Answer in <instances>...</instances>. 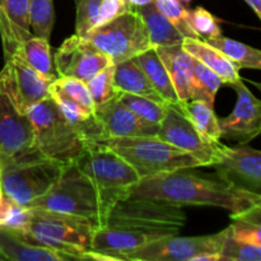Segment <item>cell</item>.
<instances>
[{
	"label": "cell",
	"instance_id": "cell-1",
	"mask_svg": "<svg viewBox=\"0 0 261 261\" xmlns=\"http://www.w3.org/2000/svg\"><path fill=\"white\" fill-rule=\"evenodd\" d=\"M193 168L158 173L140 178L129 191L130 198H147L175 205L218 206L241 216L251 209L261 206V195L237 188L226 181L212 180L191 172Z\"/></svg>",
	"mask_w": 261,
	"mask_h": 261
},
{
	"label": "cell",
	"instance_id": "cell-2",
	"mask_svg": "<svg viewBox=\"0 0 261 261\" xmlns=\"http://www.w3.org/2000/svg\"><path fill=\"white\" fill-rule=\"evenodd\" d=\"M120 196L99 190L75 163H68L50 190L27 208H40L79 217L97 228L106 227L107 217Z\"/></svg>",
	"mask_w": 261,
	"mask_h": 261
},
{
	"label": "cell",
	"instance_id": "cell-3",
	"mask_svg": "<svg viewBox=\"0 0 261 261\" xmlns=\"http://www.w3.org/2000/svg\"><path fill=\"white\" fill-rule=\"evenodd\" d=\"M185 223L182 206L154 199L122 196L112 205L106 227L166 237L178 234Z\"/></svg>",
	"mask_w": 261,
	"mask_h": 261
},
{
	"label": "cell",
	"instance_id": "cell-4",
	"mask_svg": "<svg viewBox=\"0 0 261 261\" xmlns=\"http://www.w3.org/2000/svg\"><path fill=\"white\" fill-rule=\"evenodd\" d=\"M42 155L32 121L15 101L9 66L5 64L0 71V166Z\"/></svg>",
	"mask_w": 261,
	"mask_h": 261
},
{
	"label": "cell",
	"instance_id": "cell-5",
	"mask_svg": "<svg viewBox=\"0 0 261 261\" xmlns=\"http://www.w3.org/2000/svg\"><path fill=\"white\" fill-rule=\"evenodd\" d=\"M137 171L140 178L184 168L200 167L189 153L163 142L158 137L117 138L102 140Z\"/></svg>",
	"mask_w": 261,
	"mask_h": 261
},
{
	"label": "cell",
	"instance_id": "cell-6",
	"mask_svg": "<svg viewBox=\"0 0 261 261\" xmlns=\"http://www.w3.org/2000/svg\"><path fill=\"white\" fill-rule=\"evenodd\" d=\"M27 114L35 130L36 144L45 157L63 163H73L81 157L86 143L50 96L30 107Z\"/></svg>",
	"mask_w": 261,
	"mask_h": 261
},
{
	"label": "cell",
	"instance_id": "cell-7",
	"mask_svg": "<svg viewBox=\"0 0 261 261\" xmlns=\"http://www.w3.org/2000/svg\"><path fill=\"white\" fill-rule=\"evenodd\" d=\"M65 165L68 163L42 155L0 166L3 194L13 203L28 206L50 190Z\"/></svg>",
	"mask_w": 261,
	"mask_h": 261
},
{
	"label": "cell",
	"instance_id": "cell-8",
	"mask_svg": "<svg viewBox=\"0 0 261 261\" xmlns=\"http://www.w3.org/2000/svg\"><path fill=\"white\" fill-rule=\"evenodd\" d=\"M87 40L112 64L129 60L152 47L142 15L133 9L93 30Z\"/></svg>",
	"mask_w": 261,
	"mask_h": 261
},
{
	"label": "cell",
	"instance_id": "cell-9",
	"mask_svg": "<svg viewBox=\"0 0 261 261\" xmlns=\"http://www.w3.org/2000/svg\"><path fill=\"white\" fill-rule=\"evenodd\" d=\"M74 163L99 190L120 198L126 196L127 191L140 180L130 163L102 143H87Z\"/></svg>",
	"mask_w": 261,
	"mask_h": 261
},
{
	"label": "cell",
	"instance_id": "cell-10",
	"mask_svg": "<svg viewBox=\"0 0 261 261\" xmlns=\"http://www.w3.org/2000/svg\"><path fill=\"white\" fill-rule=\"evenodd\" d=\"M157 137L193 155L200 167L218 163L228 148L222 143L213 144L206 142L194 127L190 120L175 105H168L165 117L158 125Z\"/></svg>",
	"mask_w": 261,
	"mask_h": 261
},
{
	"label": "cell",
	"instance_id": "cell-11",
	"mask_svg": "<svg viewBox=\"0 0 261 261\" xmlns=\"http://www.w3.org/2000/svg\"><path fill=\"white\" fill-rule=\"evenodd\" d=\"M227 228L214 234L181 237L178 234L162 237L130 252L124 261H193L204 252L221 254Z\"/></svg>",
	"mask_w": 261,
	"mask_h": 261
},
{
	"label": "cell",
	"instance_id": "cell-12",
	"mask_svg": "<svg viewBox=\"0 0 261 261\" xmlns=\"http://www.w3.org/2000/svg\"><path fill=\"white\" fill-rule=\"evenodd\" d=\"M30 221L23 232L64 242L86 252L91 251L92 237L97 228L93 223L60 212L40 208H30Z\"/></svg>",
	"mask_w": 261,
	"mask_h": 261
},
{
	"label": "cell",
	"instance_id": "cell-13",
	"mask_svg": "<svg viewBox=\"0 0 261 261\" xmlns=\"http://www.w3.org/2000/svg\"><path fill=\"white\" fill-rule=\"evenodd\" d=\"M54 64L59 76H70L88 82L98 71L111 65L112 61L87 38L73 35L56 50Z\"/></svg>",
	"mask_w": 261,
	"mask_h": 261
},
{
	"label": "cell",
	"instance_id": "cell-14",
	"mask_svg": "<svg viewBox=\"0 0 261 261\" xmlns=\"http://www.w3.org/2000/svg\"><path fill=\"white\" fill-rule=\"evenodd\" d=\"M231 86L237 93L236 106L228 116L219 119V127L222 138L245 145L261 132V102L241 79Z\"/></svg>",
	"mask_w": 261,
	"mask_h": 261
},
{
	"label": "cell",
	"instance_id": "cell-15",
	"mask_svg": "<svg viewBox=\"0 0 261 261\" xmlns=\"http://www.w3.org/2000/svg\"><path fill=\"white\" fill-rule=\"evenodd\" d=\"M216 168L217 176L221 180L260 194L261 189V152L254 148L241 147L227 148L226 153Z\"/></svg>",
	"mask_w": 261,
	"mask_h": 261
},
{
	"label": "cell",
	"instance_id": "cell-16",
	"mask_svg": "<svg viewBox=\"0 0 261 261\" xmlns=\"http://www.w3.org/2000/svg\"><path fill=\"white\" fill-rule=\"evenodd\" d=\"M94 114L103 126L107 139L157 137L158 125L140 120L117 96L94 107Z\"/></svg>",
	"mask_w": 261,
	"mask_h": 261
},
{
	"label": "cell",
	"instance_id": "cell-17",
	"mask_svg": "<svg viewBox=\"0 0 261 261\" xmlns=\"http://www.w3.org/2000/svg\"><path fill=\"white\" fill-rule=\"evenodd\" d=\"M158 239L162 237L132 229L99 227L93 232L91 251L101 255L102 260L124 261L127 254Z\"/></svg>",
	"mask_w": 261,
	"mask_h": 261
},
{
	"label": "cell",
	"instance_id": "cell-18",
	"mask_svg": "<svg viewBox=\"0 0 261 261\" xmlns=\"http://www.w3.org/2000/svg\"><path fill=\"white\" fill-rule=\"evenodd\" d=\"M5 64L9 66L13 91L20 111L27 114L30 107L50 96V82L33 70L17 51H14L13 55L5 60Z\"/></svg>",
	"mask_w": 261,
	"mask_h": 261
},
{
	"label": "cell",
	"instance_id": "cell-19",
	"mask_svg": "<svg viewBox=\"0 0 261 261\" xmlns=\"http://www.w3.org/2000/svg\"><path fill=\"white\" fill-rule=\"evenodd\" d=\"M0 255L13 261H69L70 255L53 249L36 246L25 241L22 232L0 224Z\"/></svg>",
	"mask_w": 261,
	"mask_h": 261
},
{
	"label": "cell",
	"instance_id": "cell-20",
	"mask_svg": "<svg viewBox=\"0 0 261 261\" xmlns=\"http://www.w3.org/2000/svg\"><path fill=\"white\" fill-rule=\"evenodd\" d=\"M154 48L170 74L180 102L185 103L190 101L194 75L193 56L184 50L181 43L172 46H160Z\"/></svg>",
	"mask_w": 261,
	"mask_h": 261
},
{
	"label": "cell",
	"instance_id": "cell-21",
	"mask_svg": "<svg viewBox=\"0 0 261 261\" xmlns=\"http://www.w3.org/2000/svg\"><path fill=\"white\" fill-rule=\"evenodd\" d=\"M182 48L188 51L193 58L203 63L206 68L213 70L223 83L233 84L240 81V68L234 65L227 56L216 47L209 45L206 41L201 38H184L181 43Z\"/></svg>",
	"mask_w": 261,
	"mask_h": 261
},
{
	"label": "cell",
	"instance_id": "cell-22",
	"mask_svg": "<svg viewBox=\"0 0 261 261\" xmlns=\"http://www.w3.org/2000/svg\"><path fill=\"white\" fill-rule=\"evenodd\" d=\"M4 15L8 36L3 50L8 60L18 46L33 36L30 27V0H4Z\"/></svg>",
	"mask_w": 261,
	"mask_h": 261
},
{
	"label": "cell",
	"instance_id": "cell-23",
	"mask_svg": "<svg viewBox=\"0 0 261 261\" xmlns=\"http://www.w3.org/2000/svg\"><path fill=\"white\" fill-rule=\"evenodd\" d=\"M134 59L135 63L140 66L143 71H144L145 76L148 78L149 83L152 84L153 88L155 89L161 98L166 102L167 105H180L177 93L175 91L172 81L170 78L167 69H166L165 64L161 60L158 56L157 51L154 47H150L145 50L144 53L137 55Z\"/></svg>",
	"mask_w": 261,
	"mask_h": 261
},
{
	"label": "cell",
	"instance_id": "cell-24",
	"mask_svg": "<svg viewBox=\"0 0 261 261\" xmlns=\"http://www.w3.org/2000/svg\"><path fill=\"white\" fill-rule=\"evenodd\" d=\"M114 82L117 93L124 92V93L137 94V96H144L154 99V101L166 103L153 88L152 84L145 76L144 71L135 63L134 59H129V60L121 61V63L114 64Z\"/></svg>",
	"mask_w": 261,
	"mask_h": 261
},
{
	"label": "cell",
	"instance_id": "cell-25",
	"mask_svg": "<svg viewBox=\"0 0 261 261\" xmlns=\"http://www.w3.org/2000/svg\"><path fill=\"white\" fill-rule=\"evenodd\" d=\"M18 54L22 56L23 60L37 71L42 78L53 83L58 78L55 64H54V56L51 54V46L48 40L32 36L25 40L22 45L15 48Z\"/></svg>",
	"mask_w": 261,
	"mask_h": 261
},
{
	"label": "cell",
	"instance_id": "cell-26",
	"mask_svg": "<svg viewBox=\"0 0 261 261\" xmlns=\"http://www.w3.org/2000/svg\"><path fill=\"white\" fill-rule=\"evenodd\" d=\"M145 28L148 31L152 47L172 46L182 43L184 35L154 7V4L145 5L138 9Z\"/></svg>",
	"mask_w": 261,
	"mask_h": 261
},
{
	"label": "cell",
	"instance_id": "cell-27",
	"mask_svg": "<svg viewBox=\"0 0 261 261\" xmlns=\"http://www.w3.org/2000/svg\"><path fill=\"white\" fill-rule=\"evenodd\" d=\"M191 121L199 134L209 143H221L222 133L219 127V119L217 117L213 107L200 99H190L185 103L175 105Z\"/></svg>",
	"mask_w": 261,
	"mask_h": 261
},
{
	"label": "cell",
	"instance_id": "cell-28",
	"mask_svg": "<svg viewBox=\"0 0 261 261\" xmlns=\"http://www.w3.org/2000/svg\"><path fill=\"white\" fill-rule=\"evenodd\" d=\"M204 41H206L209 45L221 51L240 69L244 68L259 70L261 68V51L257 48L245 45L239 41L231 40L228 37H223L222 35Z\"/></svg>",
	"mask_w": 261,
	"mask_h": 261
},
{
	"label": "cell",
	"instance_id": "cell-29",
	"mask_svg": "<svg viewBox=\"0 0 261 261\" xmlns=\"http://www.w3.org/2000/svg\"><path fill=\"white\" fill-rule=\"evenodd\" d=\"M194 75H193V89H191V99H200L209 106H214L217 92L219 91L223 81L206 68L203 63L193 58Z\"/></svg>",
	"mask_w": 261,
	"mask_h": 261
},
{
	"label": "cell",
	"instance_id": "cell-30",
	"mask_svg": "<svg viewBox=\"0 0 261 261\" xmlns=\"http://www.w3.org/2000/svg\"><path fill=\"white\" fill-rule=\"evenodd\" d=\"M117 97L140 120L152 125H160V122L165 117L168 107V105L163 103V102L154 101V99L148 98V97L144 96L124 93V92L117 93Z\"/></svg>",
	"mask_w": 261,
	"mask_h": 261
},
{
	"label": "cell",
	"instance_id": "cell-31",
	"mask_svg": "<svg viewBox=\"0 0 261 261\" xmlns=\"http://www.w3.org/2000/svg\"><path fill=\"white\" fill-rule=\"evenodd\" d=\"M54 23L53 0H30V27L33 36L50 40Z\"/></svg>",
	"mask_w": 261,
	"mask_h": 261
},
{
	"label": "cell",
	"instance_id": "cell-32",
	"mask_svg": "<svg viewBox=\"0 0 261 261\" xmlns=\"http://www.w3.org/2000/svg\"><path fill=\"white\" fill-rule=\"evenodd\" d=\"M114 73L115 65L111 64L107 68H105L103 70L98 71L96 75L92 76L88 82H86L92 99L94 102V106L105 103L109 99L117 96L116 88H115Z\"/></svg>",
	"mask_w": 261,
	"mask_h": 261
},
{
	"label": "cell",
	"instance_id": "cell-33",
	"mask_svg": "<svg viewBox=\"0 0 261 261\" xmlns=\"http://www.w3.org/2000/svg\"><path fill=\"white\" fill-rule=\"evenodd\" d=\"M154 7L157 8L161 14L165 15L178 31L184 35L185 38H199L191 30L188 22V13L186 9L178 0H154Z\"/></svg>",
	"mask_w": 261,
	"mask_h": 261
},
{
	"label": "cell",
	"instance_id": "cell-34",
	"mask_svg": "<svg viewBox=\"0 0 261 261\" xmlns=\"http://www.w3.org/2000/svg\"><path fill=\"white\" fill-rule=\"evenodd\" d=\"M222 261H260L261 246L260 245L246 244L229 236L227 228L226 239L221 250Z\"/></svg>",
	"mask_w": 261,
	"mask_h": 261
},
{
	"label": "cell",
	"instance_id": "cell-35",
	"mask_svg": "<svg viewBox=\"0 0 261 261\" xmlns=\"http://www.w3.org/2000/svg\"><path fill=\"white\" fill-rule=\"evenodd\" d=\"M188 22L191 30L195 32L201 40H209V38L218 37L222 35V30L211 12L204 9L203 7H198L193 10H189Z\"/></svg>",
	"mask_w": 261,
	"mask_h": 261
},
{
	"label": "cell",
	"instance_id": "cell-36",
	"mask_svg": "<svg viewBox=\"0 0 261 261\" xmlns=\"http://www.w3.org/2000/svg\"><path fill=\"white\" fill-rule=\"evenodd\" d=\"M102 0H75V35L87 38L94 30Z\"/></svg>",
	"mask_w": 261,
	"mask_h": 261
},
{
	"label": "cell",
	"instance_id": "cell-37",
	"mask_svg": "<svg viewBox=\"0 0 261 261\" xmlns=\"http://www.w3.org/2000/svg\"><path fill=\"white\" fill-rule=\"evenodd\" d=\"M53 84L58 87L61 92H64L66 96H69L74 101L81 103L82 106L94 112V107L96 106H94V102L92 99V96L89 93L86 82L79 81V79L75 78H70V76H58L53 82Z\"/></svg>",
	"mask_w": 261,
	"mask_h": 261
},
{
	"label": "cell",
	"instance_id": "cell-38",
	"mask_svg": "<svg viewBox=\"0 0 261 261\" xmlns=\"http://www.w3.org/2000/svg\"><path fill=\"white\" fill-rule=\"evenodd\" d=\"M232 221L233 223L227 227L229 236L246 244L261 246V224L241 221V219H232Z\"/></svg>",
	"mask_w": 261,
	"mask_h": 261
},
{
	"label": "cell",
	"instance_id": "cell-39",
	"mask_svg": "<svg viewBox=\"0 0 261 261\" xmlns=\"http://www.w3.org/2000/svg\"><path fill=\"white\" fill-rule=\"evenodd\" d=\"M129 10L125 0H102L97 15V22L94 25V30L106 23L111 22L115 18L120 17L121 14Z\"/></svg>",
	"mask_w": 261,
	"mask_h": 261
},
{
	"label": "cell",
	"instance_id": "cell-40",
	"mask_svg": "<svg viewBox=\"0 0 261 261\" xmlns=\"http://www.w3.org/2000/svg\"><path fill=\"white\" fill-rule=\"evenodd\" d=\"M31 211L27 206L18 205V204L10 201L9 208H8L7 216L3 221L2 226L8 227V228L17 229V231H24L27 227L28 221H30Z\"/></svg>",
	"mask_w": 261,
	"mask_h": 261
},
{
	"label": "cell",
	"instance_id": "cell-41",
	"mask_svg": "<svg viewBox=\"0 0 261 261\" xmlns=\"http://www.w3.org/2000/svg\"><path fill=\"white\" fill-rule=\"evenodd\" d=\"M7 23H5L4 15V0H0V37H2V43L4 45L7 41Z\"/></svg>",
	"mask_w": 261,
	"mask_h": 261
},
{
	"label": "cell",
	"instance_id": "cell-42",
	"mask_svg": "<svg viewBox=\"0 0 261 261\" xmlns=\"http://www.w3.org/2000/svg\"><path fill=\"white\" fill-rule=\"evenodd\" d=\"M9 204H10V200L9 199L5 198L4 194H3V190H2V185H0V224L3 223L5 216H7Z\"/></svg>",
	"mask_w": 261,
	"mask_h": 261
},
{
	"label": "cell",
	"instance_id": "cell-43",
	"mask_svg": "<svg viewBox=\"0 0 261 261\" xmlns=\"http://www.w3.org/2000/svg\"><path fill=\"white\" fill-rule=\"evenodd\" d=\"M127 4V8L133 10H138L139 8L145 7V5H149L154 3V0H125Z\"/></svg>",
	"mask_w": 261,
	"mask_h": 261
},
{
	"label": "cell",
	"instance_id": "cell-44",
	"mask_svg": "<svg viewBox=\"0 0 261 261\" xmlns=\"http://www.w3.org/2000/svg\"><path fill=\"white\" fill-rule=\"evenodd\" d=\"M250 8L254 10L257 18H261V0H245Z\"/></svg>",
	"mask_w": 261,
	"mask_h": 261
},
{
	"label": "cell",
	"instance_id": "cell-45",
	"mask_svg": "<svg viewBox=\"0 0 261 261\" xmlns=\"http://www.w3.org/2000/svg\"><path fill=\"white\" fill-rule=\"evenodd\" d=\"M178 2H180V3H190L191 0H178Z\"/></svg>",
	"mask_w": 261,
	"mask_h": 261
},
{
	"label": "cell",
	"instance_id": "cell-46",
	"mask_svg": "<svg viewBox=\"0 0 261 261\" xmlns=\"http://www.w3.org/2000/svg\"><path fill=\"white\" fill-rule=\"evenodd\" d=\"M0 261H5V259L2 256V255H0Z\"/></svg>",
	"mask_w": 261,
	"mask_h": 261
}]
</instances>
